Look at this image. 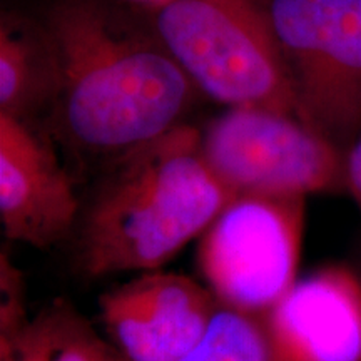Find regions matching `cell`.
Returning <instances> with one entry per match:
<instances>
[{
    "label": "cell",
    "mask_w": 361,
    "mask_h": 361,
    "mask_svg": "<svg viewBox=\"0 0 361 361\" xmlns=\"http://www.w3.org/2000/svg\"><path fill=\"white\" fill-rule=\"evenodd\" d=\"M45 25L61 67L52 109L72 149L114 161L184 124L200 90L152 27L102 0H59Z\"/></svg>",
    "instance_id": "1"
},
{
    "label": "cell",
    "mask_w": 361,
    "mask_h": 361,
    "mask_svg": "<svg viewBox=\"0 0 361 361\" xmlns=\"http://www.w3.org/2000/svg\"><path fill=\"white\" fill-rule=\"evenodd\" d=\"M231 197L202 159L200 129L180 124L109 162L80 213L78 268L87 278L161 269Z\"/></svg>",
    "instance_id": "2"
},
{
    "label": "cell",
    "mask_w": 361,
    "mask_h": 361,
    "mask_svg": "<svg viewBox=\"0 0 361 361\" xmlns=\"http://www.w3.org/2000/svg\"><path fill=\"white\" fill-rule=\"evenodd\" d=\"M151 27L207 97L300 117L268 2L169 0L151 8Z\"/></svg>",
    "instance_id": "3"
},
{
    "label": "cell",
    "mask_w": 361,
    "mask_h": 361,
    "mask_svg": "<svg viewBox=\"0 0 361 361\" xmlns=\"http://www.w3.org/2000/svg\"><path fill=\"white\" fill-rule=\"evenodd\" d=\"M200 149L231 196L346 191L345 152L288 112L228 107L200 130Z\"/></svg>",
    "instance_id": "4"
},
{
    "label": "cell",
    "mask_w": 361,
    "mask_h": 361,
    "mask_svg": "<svg viewBox=\"0 0 361 361\" xmlns=\"http://www.w3.org/2000/svg\"><path fill=\"white\" fill-rule=\"evenodd\" d=\"M300 117L343 152L361 129V0H268Z\"/></svg>",
    "instance_id": "5"
},
{
    "label": "cell",
    "mask_w": 361,
    "mask_h": 361,
    "mask_svg": "<svg viewBox=\"0 0 361 361\" xmlns=\"http://www.w3.org/2000/svg\"><path fill=\"white\" fill-rule=\"evenodd\" d=\"M305 197L233 196L202 233L197 266L223 308L264 318L295 286Z\"/></svg>",
    "instance_id": "6"
},
{
    "label": "cell",
    "mask_w": 361,
    "mask_h": 361,
    "mask_svg": "<svg viewBox=\"0 0 361 361\" xmlns=\"http://www.w3.org/2000/svg\"><path fill=\"white\" fill-rule=\"evenodd\" d=\"M219 308L206 284L157 269L102 293L99 319L124 361H180L204 340Z\"/></svg>",
    "instance_id": "7"
},
{
    "label": "cell",
    "mask_w": 361,
    "mask_h": 361,
    "mask_svg": "<svg viewBox=\"0 0 361 361\" xmlns=\"http://www.w3.org/2000/svg\"><path fill=\"white\" fill-rule=\"evenodd\" d=\"M80 219L74 180L29 123L0 112V224L8 241L39 250L71 238Z\"/></svg>",
    "instance_id": "8"
},
{
    "label": "cell",
    "mask_w": 361,
    "mask_h": 361,
    "mask_svg": "<svg viewBox=\"0 0 361 361\" xmlns=\"http://www.w3.org/2000/svg\"><path fill=\"white\" fill-rule=\"evenodd\" d=\"M274 361H361V278L328 264L300 278L263 318Z\"/></svg>",
    "instance_id": "9"
},
{
    "label": "cell",
    "mask_w": 361,
    "mask_h": 361,
    "mask_svg": "<svg viewBox=\"0 0 361 361\" xmlns=\"http://www.w3.org/2000/svg\"><path fill=\"white\" fill-rule=\"evenodd\" d=\"M61 67L47 25L17 13L0 20V112L25 121L56 104Z\"/></svg>",
    "instance_id": "10"
},
{
    "label": "cell",
    "mask_w": 361,
    "mask_h": 361,
    "mask_svg": "<svg viewBox=\"0 0 361 361\" xmlns=\"http://www.w3.org/2000/svg\"><path fill=\"white\" fill-rule=\"evenodd\" d=\"M34 322L47 361H124L109 340L64 300L54 301Z\"/></svg>",
    "instance_id": "11"
},
{
    "label": "cell",
    "mask_w": 361,
    "mask_h": 361,
    "mask_svg": "<svg viewBox=\"0 0 361 361\" xmlns=\"http://www.w3.org/2000/svg\"><path fill=\"white\" fill-rule=\"evenodd\" d=\"M180 361H274L263 318L223 308L204 340Z\"/></svg>",
    "instance_id": "12"
},
{
    "label": "cell",
    "mask_w": 361,
    "mask_h": 361,
    "mask_svg": "<svg viewBox=\"0 0 361 361\" xmlns=\"http://www.w3.org/2000/svg\"><path fill=\"white\" fill-rule=\"evenodd\" d=\"M32 319L27 316L25 279L11 251L0 252V343L17 340Z\"/></svg>",
    "instance_id": "13"
},
{
    "label": "cell",
    "mask_w": 361,
    "mask_h": 361,
    "mask_svg": "<svg viewBox=\"0 0 361 361\" xmlns=\"http://www.w3.org/2000/svg\"><path fill=\"white\" fill-rule=\"evenodd\" d=\"M0 361H47L42 335L34 319L17 340L0 343Z\"/></svg>",
    "instance_id": "14"
},
{
    "label": "cell",
    "mask_w": 361,
    "mask_h": 361,
    "mask_svg": "<svg viewBox=\"0 0 361 361\" xmlns=\"http://www.w3.org/2000/svg\"><path fill=\"white\" fill-rule=\"evenodd\" d=\"M346 191L361 207V129L345 156Z\"/></svg>",
    "instance_id": "15"
},
{
    "label": "cell",
    "mask_w": 361,
    "mask_h": 361,
    "mask_svg": "<svg viewBox=\"0 0 361 361\" xmlns=\"http://www.w3.org/2000/svg\"><path fill=\"white\" fill-rule=\"evenodd\" d=\"M128 2L137 4V6H144L146 8H149V11H151V8L159 7V6H162V4L169 2V0H128Z\"/></svg>",
    "instance_id": "16"
},
{
    "label": "cell",
    "mask_w": 361,
    "mask_h": 361,
    "mask_svg": "<svg viewBox=\"0 0 361 361\" xmlns=\"http://www.w3.org/2000/svg\"><path fill=\"white\" fill-rule=\"evenodd\" d=\"M353 268L356 269V273H358V274H360V278H361V263H360L358 266H353Z\"/></svg>",
    "instance_id": "17"
},
{
    "label": "cell",
    "mask_w": 361,
    "mask_h": 361,
    "mask_svg": "<svg viewBox=\"0 0 361 361\" xmlns=\"http://www.w3.org/2000/svg\"><path fill=\"white\" fill-rule=\"evenodd\" d=\"M258 2H268V0H258Z\"/></svg>",
    "instance_id": "18"
}]
</instances>
